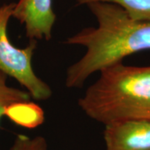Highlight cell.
I'll list each match as a JSON object with an SVG mask.
<instances>
[{
    "mask_svg": "<svg viewBox=\"0 0 150 150\" xmlns=\"http://www.w3.org/2000/svg\"><path fill=\"white\" fill-rule=\"evenodd\" d=\"M9 150H48V144L46 139L42 136L30 138L18 134Z\"/></svg>",
    "mask_w": 150,
    "mask_h": 150,
    "instance_id": "obj_9",
    "label": "cell"
},
{
    "mask_svg": "<svg viewBox=\"0 0 150 150\" xmlns=\"http://www.w3.org/2000/svg\"><path fill=\"white\" fill-rule=\"evenodd\" d=\"M79 99L86 114L104 125L125 120H150V66L108 67Z\"/></svg>",
    "mask_w": 150,
    "mask_h": 150,
    "instance_id": "obj_2",
    "label": "cell"
},
{
    "mask_svg": "<svg viewBox=\"0 0 150 150\" xmlns=\"http://www.w3.org/2000/svg\"><path fill=\"white\" fill-rule=\"evenodd\" d=\"M8 76L0 72V119L5 115L7 108L17 103L30 101L28 92L13 88L7 84Z\"/></svg>",
    "mask_w": 150,
    "mask_h": 150,
    "instance_id": "obj_8",
    "label": "cell"
},
{
    "mask_svg": "<svg viewBox=\"0 0 150 150\" xmlns=\"http://www.w3.org/2000/svg\"><path fill=\"white\" fill-rule=\"evenodd\" d=\"M5 116L19 126L34 129L44 122V112L42 108L31 101L14 103L7 108Z\"/></svg>",
    "mask_w": 150,
    "mask_h": 150,
    "instance_id": "obj_6",
    "label": "cell"
},
{
    "mask_svg": "<svg viewBox=\"0 0 150 150\" xmlns=\"http://www.w3.org/2000/svg\"><path fill=\"white\" fill-rule=\"evenodd\" d=\"M106 150H150V120H125L105 125Z\"/></svg>",
    "mask_w": 150,
    "mask_h": 150,
    "instance_id": "obj_5",
    "label": "cell"
},
{
    "mask_svg": "<svg viewBox=\"0 0 150 150\" xmlns=\"http://www.w3.org/2000/svg\"><path fill=\"white\" fill-rule=\"evenodd\" d=\"M13 18L24 25L29 39L52 38V31L56 21L53 0H18L13 10Z\"/></svg>",
    "mask_w": 150,
    "mask_h": 150,
    "instance_id": "obj_4",
    "label": "cell"
},
{
    "mask_svg": "<svg viewBox=\"0 0 150 150\" xmlns=\"http://www.w3.org/2000/svg\"><path fill=\"white\" fill-rule=\"evenodd\" d=\"M14 5L15 3L0 4V72L18 81L32 98L47 100L52 96V89L33 69L32 59L37 40L30 39L25 48H19L11 43L8 36V24Z\"/></svg>",
    "mask_w": 150,
    "mask_h": 150,
    "instance_id": "obj_3",
    "label": "cell"
},
{
    "mask_svg": "<svg viewBox=\"0 0 150 150\" xmlns=\"http://www.w3.org/2000/svg\"><path fill=\"white\" fill-rule=\"evenodd\" d=\"M78 5H87L93 2L112 3L123 8L132 18L150 21V0H76Z\"/></svg>",
    "mask_w": 150,
    "mask_h": 150,
    "instance_id": "obj_7",
    "label": "cell"
},
{
    "mask_svg": "<svg viewBox=\"0 0 150 150\" xmlns=\"http://www.w3.org/2000/svg\"><path fill=\"white\" fill-rule=\"evenodd\" d=\"M86 6L98 26L83 28L66 40L68 44L86 48L83 56L67 69L68 88H80L93 74L122 63L131 54L150 50V21L134 19L112 3L93 2Z\"/></svg>",
    "mask_w": 150,
    "mask_h": 150,
    "instance_id": "obj_1",
    "label": "cell"
}]
</instances>
